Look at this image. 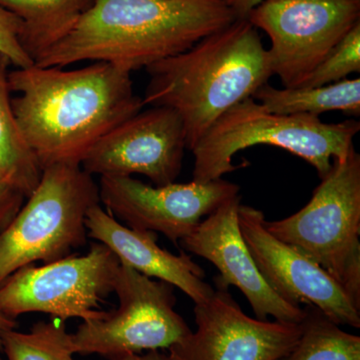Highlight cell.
<instances>
[{
  "label": "cell",
  "mask_w": 360,
  "mask_h": 360,
  "mask_svg": "<svg viewBox=\"0 0 360 360\" xmlns=\"http://www.w3.org/2000/svg\"><path fill=\"white\" fill-rule=\"evenodd\" d=\"M354 72H360V21L310 73L302 86L335 84Z\"/></svg>",
  "instance_id": "cell-21"
},
{
  "label": "cell",
  "mask_w": 360,
  "mask_h": 360,
  "mask_svg": "<svg viewBox=\"0 0 360 360\" xmlns=\"http://www.w3.org/2000/svg\"><path fill=\"white\" fill-rule=\"evenodd\" d=\"M15 328L16 321L14 319H9L0 310V352H2V336L6 331L15 329ZM0 359H1V356H0Z\"/></svg>",
  "instance_id": "cell-26"
},
{
  "label": "cell",
  "mask_w": 360,
  "mask_h": 360,
  "mask_svg": "<svg viewBox=\"0 0 360 360\" xmlns=\"http://www.w3.org/2000/svg\"><path fill=\"white\" fill-rule=\"evenodd\" d=\"M120 262L101 243L84 255L51 264L28 265L0 284V310L15 321L26 314H44L58 321L101 319V303L113 292Z\"/></svg>",
  "instance_id": "cell-8"
},
{
  "label": "cell",
  "mask_w": 360,
  "mask_h": 360,
  "mask_svg": "<svg viewBox=\"0 0 360 360\" xmlns=\"http://www.w3.org/2000/svg\"><path fill=\"white\" fill-rule=\"evenodd\" d=\"M94 0H0V6L21 21L20 44L35 59L77 25Z\"/></svg>",
  "instance_id": "cell-16"
},
{
  "label": "cell",
  "mask_w": 360,
  "mask_h": 360,
  "mask_svg": "<svg viewBox=\"0 0 360 360\" xmlns=\"http://www.w3.org/2000/svg\"><path fill=\"white\" fill-rule=\"evenodd\" d=\"M236 20L224 0H94L34 65L94 61L131 73L187 51Z\"/></svg>",
  "instance_id": "cell-2"
},
{
  "label": "cell",
  "mask_w": 360,
  "mask_h": 360,
  "mask_svg": "<svg viewBox=\"0 0 360 360\" xmlns=\"http://www.w3.org/2000/svg\"><path fill=\"white\" fill-rule=\"evenodd\" d=\"M186 149V132L179 115L165 106H150L101 136L80 167L92 176L141 174L156 186H167L181 172Z\"/></svg>",
  "instance_id": "cell-11"
},
{
  "label": "cell",
  "mask_w": 360,
  "mask_h": 360,
  "mask_svg": "<svg viewBox=\"0 0 360 360\" xmlns=\"http://www.w3.org/2000/svg\"><path fill=\"white\" fill-rule=\"evenodd\" d=\"M98 187L101 202L115 219L135 231L160 232L174 245L239 194L238 184L222 179L151 186L131 176H103Z\"/></svg>",
  "instance_id": "cell-10"
},
{
  "label": "cell",
  "mask_w": 360,
  "mask_h": 360,
  "mask_svg": "<svg viewBox=\"0 0 360 360\" xmlns=\"http://www.w3.org/2000/svg\"><path fill=\"white\" fill-rule=\"evenodd\" d=\"M2 352L7 360H65L75 354L72 333H68L61 321L37 322L26 333L6 331Z\"/></svg>",
  "instance_id": "cell-20"
},
{
  "label": "cell",
  "mask_w": 360,
  "mask_h": 360,
  "mask_svg": "<svg viewBox=\"0 0 360 360\" xmlns=\"http://www.w3.org/2000/svg\"><path fill=\"white\" fill-rule=\"evenodd\" d=\"M264 212L239 205L238 224L251 257L267 284L291 304H311L338 326L360 328V309L316 262L279 240L265 226Z\"/></svg>",
  "instance_id": "cell-13"
},
{
  "label": "cell",
  "mask_w": 360,
  "mask_h": 360,
  "mask_svg": "<svg viewBox=\"0 0 360 360\" xmlns=\"http://www.w3.org/2000/svg\"><path fill=\"white\" fill-rule=\"evenodd\" d=\"M146 70L144 105L174 110L191 151L220 116L252 97L274 75L269 49L248 20H236Z\"/></svg>",
  "instance_id": "cell-3"
},
{
  "label": "cell",
  "mask_w": 360,
  "mask_h": 360,
  "mask_svg": "<svg viewBox=\"0 0 360 360\" xmlns=\"http://www.w3.org/2000/svg\"><path fill=\"white\" fill-rule=\"evenodd\" d=\"M262 1L264 0H224L236 15V20H246L250 11Z\"/></svg>",
  "instance_id": "cell-24"
},
{
  "label": "cell",
  "mask_w": 360,
  "mask_h": 360,
  "mask_svg": "<svg viewBox=\"0 0 360 360\" xmlns=\"http://www.w3.org/2000/svg\"><path fill=\"white\" fill-rule=\"evenodd\" d=\"M252 98L276 115L319 116L329 111H343L359 115L360 78H347L323 86L283 87V89L266 84L257 89Z\"/></svg>",
  "instance_id": "cell-17"
},
{
  "label": "cell",
  "mask_w": 360,
  "mask_h": 360,
  "mask_svg": "<svg viewBox=\"0 0 360 360\" xmlns=\"http://www.w3.org/2000/svg\"><path fill=\"white\" fill-rule=\"evenodd\" d=\"M113 292L117 309L101 319L82 322L72 333L75 354L113 360L144 350L168 349L193 331L175 311L172 284L153 281L120 264Z\"/></svg>",
  "instance_id": "cell-7"
},
{
  "label": "cell",
  "mask_w": 360,
  "mask_h": 360,
  "mask_svg": "<svg viewBox=\"0 0 360 360\" xmlns=\"http://www.w3.org/2000/svg\"><path fill=\"white\" fill-rule=\"evenodd\" d=\"M85 225L87 236L110 248L120 264L172 284L195 304L207 302L214 293V288L205 281V270L186 251L175 255L161 248L155 232L129 229L101 207V203L90 208Z\"/></svg>",
  "instance_id": "cell-15"
},
{
  "label": "cell",
  "mask_w": 360,
  "mask_h": 360,
  "mask_svg": "<svg viewBox=\"0 0 360 360\" xmlns=\"http://www.w3.org/2000/svg\"><path fill=\"white\" fill-rule=\"evenodd\" d=\"M21 21L0 6V54L16 68L34 65L20 44Z\"/></svg>",
  "instance_id": "cell-22"
},
{
  "label": "cell",
  "mask_w": 360,
  "mask_h": 360,
  "mask_svg": "<svg viewBox=\"0 0 360 360\" xmlns=\"http://www.w3.org/2000/svg\"><path fill=\"white\" fill-rule=\"evenodd\" d=\"M25 200L20 191L0 179V231L18 214Z\"/></svg>",
  "instance_id": "cell-23"
},
{
  "label": "cell",
  "mask_w": 360,
  "mask_h": 360,
  "mask_svg": "<svg viewBox=\"0 0 360 360\" xmlns=\"http://www.w3.org/2000/svg\"><path fill=\"white\" fill-rule=\"evenodd\" d=\"M265 226L326 270L360 309V155L354 148L333 158L304 207Z\"/></svg>",
  "instance_id": "cell-6"
},
{
  "label": "cell",
  "mask_w": 360,
  "mask_h": 360,
  "mask_svg": "<svg viewBox=\"0 0 360 360\" xmlns=\"http://www.w3.org/2000/svg\"><path fill=\"white\" fill-rule=\"evenodd\" d=\"M271 40L274 75L300 87L360 21V0H264L246 18Z\"/></svg>",
  "instance_id": "cell-9"
},
{
  "label": "cell",
  "mask_w": 360,
  "mask_h": 360,
  "mask_svg": "<svg viewBox=\"0 0 360 360\" xmlns=\"http://www.w3.org/2000/svg\"><path fill=\"white\" fill-rule=\"evenodd\" d=\"M14 115L41 170L80 165L101 136L144 104L129 71L106 63L63 70L33 65L8 72Z\"/></svg>",
  "instance_id": "cell-1"
},
{
  "label": "cell",
  "mask_w": 360,
  "mask_h": 360,
  "mask_svg": "<svg viewBox=\"0 0 360 360\" xmlns=\"http://www.w3.org/2000/svg\"><path fill=\"white\" fill-rule=\"evenodd\" d=\"M9 65L0 54V179L27 198L39 186L42 170L16 122L8 84Z\"/></svg>",
  "instance_id": "cell-18"
},
{
  "label": "cell",
  "mask_w": 360,
  "mask_h": 360,
  "mask_svg": "<svg viewBox=\"0 0 360 360\" xmlns=\"http://www.w3.org/2000/svg\"><path fill=\"white\" fill-rule=\"evenodd\" d=\"M113 360H170L169 355L163 354L160 350H150L148 354H130L122 355Z\"/></svg>",
  "instance_id": "cell-25"
},
{
  "label": "cell",
  "mask_w": 360,
  "mask_h": 360,
  "mask_svg": "<svg viewBox=\"0 0 360 360\" xmlns=\"http://www.w3.org/2000/svg\"><path fill=\"white\" fill-rule=\"evenodd\" d=\"M240 195L225 201L188 236L180 240L184 250L212 262L219 271L217 288L236 286L245 295L257 319L300 323L304 309L291 304L267 284L251 257L238 224Z\"/></svg>",
  "instance_id": "cell-14"
},
{
  "label": "cell",
  "mask_w": 360,
  "mask_h": 360,
  "mask_svg": "<svg viewBox=\"0 0 360 360\" xmlns=\"http://www.w3.org/2000/svg\"><path fill=\"white\" fill-rule=\"evenodd\" d=\"M360 130L357 120L324 123L311 115H281L269 112L252 97L220 116L194 146L193 181L221 179L239 167L232 158L248 148L274 146L302 158L319 179L330 170L335 158H345Z\"/></svg>",
  "instance_id": "cell-4"
},
{
  "label": "cell",
  "mask_w": 360,
  "mask_h": 360,
  "mask_svg": "<svg viewBox=\"0 0 360 360\" xmlns=\"http://www.w3.org/2000/svg\"><path fill=\"white\" fill-rule=\"evenodd\" d=\"M193 311L198 328L168 348L170 360H281L302 335L300 323L251 319L229 288H217Z\"/></svg>",
  "instance_id": "cell-12"
},
{
  "label": "cell",
  "mask_w": 360,
  "mask_h": 360,
  "mask_svg": "<svg viewBox=\"0 0 360 360\" xmlns=\"http://www.w3.org/2000/svg\"><path fill=\"white\" fill-rule=\"evenodd\" d=\"M65 360H75V359H73V356H68V357H66V359Z\"/></svg>",
  "instance_id": "cell-27"
},
{
  "label": "cell",
  "mask_w": 360,
  "mask_h": 360,
  "mask_svg": "<svg viewBox=\"0 0 360 360\" xmlns=\"http://www.w3.org/2000/svg\"><path fill=\"white\" fill-rule=\"evenodd\" d=\"M305 315L297 345L281 360H360V338L342 330L314 305Z\"/></svg>",
  "instance_id": "cell-19"
},
{
  "label": "cell",
  "mask_w": 360,
  "mask_h": 360,
  "mask_svg": "<svg viewBox=\"0 0 360 360\" xmlns=\"http://www.w3.org/2000/svg\"><path fill=\"white\" fill-rule=\"evenodd\" d=\"M0 360H4V359H0Z\"/></svg>",
  "instance_id": "cell-28"
},
{
  "label": "cell",
  "mask_w": 360,
  "mask_h": 360,
  "mask_svg": "<svg viewBox=\"0 0 360 360\" xmlns=\"http://www.w3.org/2000/svg\"><path fill=\"white\" fill-rule=\"evenodd\" d=\"M99 203L98 184L80 165L44 168L25 205L0 231V284L23 267L51 264L84 245L87 212Z\"/></svg>",
  "instance_id": "cell-5"
}]
</instances>
